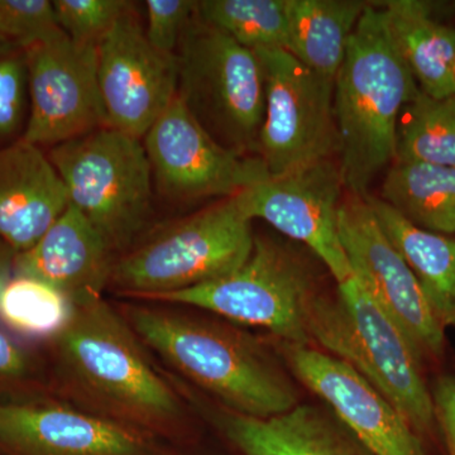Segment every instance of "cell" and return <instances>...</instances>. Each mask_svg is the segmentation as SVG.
<instances>
[{
    "mask_svg": "<svg viewBox=\"0 0 455 455\" xmlns=\"http://www.w3.org/2000/svg\"><path fill=\"white\" fill-rule=\"evenodd\" d=\"M178 97L226 148L259 156L266 83L259 57L227 33L191 18L179 49Z\"/></svg>",
    "mask_w": 455,
    "mask_h": 455,
    "instance_id": "5b68a950",
    "label": "cell"
},
{
    "mask_svg": "<svg viewBox=\"0 0 455 455\" xmlns=\"http://www.w3.org/2000/svg\"><path fill=\"white\" fill-rule=\"evenodd\" d=\"M57 25L71 41L95 44L106 37L123 14L132 9L125 0H55Z\"/></svg>",
    "mask_w": 455,
    "mask_h": 455,
    "instance_id": "4316f807",
    "label": "cell"
},
{
    "mask_svg": "<svg viewBox=\"0 0 455 455\" xmlns=\"http://www.w3.org/2000/svg\"><path fill=\"white\" fill-rule=\"evenodd\" d=\"M455 167V94L419 92L398 116L395 160Z\"/></svg>",
    "mask_w": 455,
    "mask_h": 455,
    "instance_id": "cb8c5ba5",
    "label": "cell"
},
{
    "mask_svg": "<svg viewBox=\"0 0 455 455\" xmlns=\"http://www.w3.org/2000/svg\"><path fill=\"white\" fill-rule=\"evenodd\" d=\"M0 447L14 455H151L127 425L59 403H2Z\"/></svg>",
    "mask_w": 455,
    "mask_h": 455,
    "instance_id": "2e32d148",
    "label": "cell"
},
{
    "mask_svg": "<svg viewBox=\"0 0 455 455\" xmlns=\"http://www.w3.org/2000/svg\"><path fill=\"white\" fill-rule=\"evenodd\" d=\"M28 80L26 142L55 147L106 127L98 84V46L60 31L23 49Z\"/></svg>",
    "mask_w": 455,
    "mask_h": 455,
    "instance_id": "8fae6325",
    "label": "cell"
},
{
    "mask_svg": "<svg viewBox=\"0 0 455 455\" xmlns=\"http://www.w3.org/2000/svg\"><path fill=\"white\" fill-rule=\"evenodd\" d=\"M112 250L106 236L68 205L31 250L16 254L14 276L50 284L79 307L101 299L112 275Z\"/></svg>",
    "mask_w": 455,
    "mask_h": 455,
    "instance_id": "e0dca14e",
    "label": "cell"
},
{
    "mask_svg": "<svg viewBox=\"0 0 455 455\" xmlns=\"http://www.w3.org/2000/svg\"><path fill=\"white\" fill-rule=\"evenodd\" d=\"M75 307L65 293L31 277H12L0 292L3 323L36 339L59 337L73 319Z\"/></svg>",
    "mask_w": 455,
    "mask_h": 455,
    "instance_id": "484cf974",
    "label": "cell"
},
{
    "mask_svg": "<svg viewBox=\"0 0 455 455\" xmlns=\"http://www.w3.org/2000/svg\"><path fill=\"white\" fill-rule=\"evenodd\" d=\"M178 57L156 50L132 12L98 44V84L106 127L143 140L178 97Z\"/></svg>",
    "mask_w": 455,
    "mask_h": 455,
    "instance_id": "5bb4252c",
    "label": "cell"
},
{
    "mask_svg": "<svg viewBox=\"0 0 455 455\" xmlns=\"http://www.w3.org/2000/svg\"><path fill=\"white\" fill-rule=\"evenodd\" d=\"M193 0H147L145 35L156 50L176 55L180 41L191 18L196 16Z\"/></svg>",
    "mask_w": 455,
    "mask_h": 455,
    "instance_id": "f546056e",
    "label": "cell"
},
{
    "mask_svg": "<svg viewBox=\"0 0 455 455\" xmlns=\"http://www.w3.org/2000/svg\"><path fill=\"white\" fill-rule=\"evenodd\" d=\"M131 331L101 299L79 305L56 338L60 358L76 385L114 415L143 425L170 423L181 411L179 398Z\"/></svg>",
    "mask_w": 455,
    "mask_h": 455,
    "instance_id": "277c9868",
    "label": "cell"
},
{
    "mask_svg": "<svg viewBox=\"0 0 455 455\" xmlns=\"http://www.w3.org/2000/svg\"><path fill=\"white\" fill-rule=\"evenodd\" d=\"M339 164L333 158L271 178L235 196L248 220H263L301 242L324 263L337 283L352 277L341 245L338 212L343 194Z\"/></svg>",
    "mask_w": 455,
    "mask_h": 455,
    "instance_id": "4fadbf2b",
    "label": "cell"
},
{
    "mask_svg": "<svg viewBox=\"0 0 455 455\" xmlns=\"http://www.w3.org/2000/svg\"><path fill=\"white\" fill-rule=\"evenodd\" d=\"M420 284L443 328L455 326V241L416 227L381 197L363 196Z\"/></svg>",
    "mask_w": 455,
    "mask_h": 455,
    "instance_id": "44dd1931",
    "label": "cell"
},
{
    "mask_svg": "<svg viewBox=\"0 0 455 455\" xmlns=\"http://www.w3.org/2000/svg\"><path fill=\"white\" fill-rule=\"evenodd\" d=\"M217 424L242 455H372L333 414L316 406L299 403L267 419L226 410Z\"/></svg>",
    "mask_w": 455,
    "mask_h": 455,
    "instance_id": "d6986e66",
    "label": "cell"
},
{
    "mask_svg": "<svg viewBox=\"0 0 455 455\" xmlns=\"http://www.w3.org/2000/svg\"><path fill=\"white\" fill-rule=\"evenodd\" d=\"M266 83L259 157L283 176L338 154L334 80L314 73L281 49L256 50Z\"/></svg>",
    "mask_w": 455,
    "mask_h": 455,
    "instance_id": "9c48e42d",
    "label": "cell"
},
{
    "mask_svg": "<svg viewBox=\"0 0 455 455\" xmlns=\"http://www.w3.org/2000/svg\"><path fill=\"white\" fill-rule=\"evenodd\" d=\"M284 366L372 455H427L420 435L390 400L341 359L278 340Z\"/></svg>",
    "mask_w": 455,
    "mask_h": 455,
    "instance_id": "9a60e30c",
    "label": "cell"
},
{
    "mask_svg": "<svg viewBox=\"0 0 455 455\" xmlns=\"http://www.w3.org/2000/svg\"><path fill=\"white\" fill-rule=\"evenodd\" d=\"M251 221L235 196L228 197L127 254L110 280L121 291L152 299L226 276L252 252Z\"/></svg>",
    "mask_w": 455,
    "mask_h": 455,
    "instance_id": "8992f818",
    "label": "cell"
},
{
    "mask_svg": "<svg viewBox=\"0 0 455 455\" xmlns=\"http://www.w3.org/2000/svg\"><path fill=\"white\" fill-rule=\"evenodd\" d=\"M196 16L250 50H289V0H202Z\"/></svg>",
    "mask_w": 455,
    "mask_h": 455,
    "instance_id": "d4e9b609",
    "label": "cell"
},
{
    "mask_svg": "<svg viewBox=\"0 0 455 455\" xmlns=\"http://www.w3.org/2000/svg\"><path fill=\"white\" fill-rule=\"evenodd\" d=\"M338 226L353 274L400 326L421 358L442 355L445 329L363 196L349 194L341 200Z\"/></svg>",
    "mask_w": 455,
    "mask_h": 455,
    "instance_id": "7c38bea8",
    "label": "cell"
},
{
    "mask_svg": "<svg viewBox=\"0 0 455 455\" xmlns=\"http://www.w3.org/2000/svg\"><path fill=\"white\" fill-rule=\"evenodd\" d=\"M434 415L444 436L448 454L455 455V374H443L431 390Z\"/></svg>",
    "mask_w": 455,
    "mask_h": 455,
    "instance_id": "4dcf8cb0",
    "label": "cell"
},
{
    "mask_svg": "<svg viewBox=\"0 0 455 455\" xmlns=\"http://www.w3.org/2000/svg\"><path fill=\"white\" fill-rule=\"evenodd\" d=\"M11 278V269H9L7 259L0 252V292L3 291V289H4L5 284L8 283Z\"/></svg>",
    "mask_w": 455,
    "mask_h": 455,
    "instance_id": "d6a6232c",
    "label": "cell"
},
{
    "mask_svg": "<svg viewBox=\"0 0 455 455\" xmlns=\"http://www.w3.org/2000/svg\"><path fill=\"white\" fill-rule=\"evenodd\" d=\"M70 205L68 188L41 147L20 139L0 149V239L31 250Z\"/></svg>",
    "mask_w": 455,
    "mask_h": 455,
    "instance_id": "ac0fdd59",
    "label": "cell"
},
{
    "mask_svg": "<svg viewBox=\"0 0 455 455\" xmlns=\"http://www.w3.org/2000/svg\"><path fill=\"white\" fill-rule=\"evenodd\" d=\"M311 341L341 359L391 401L419 435L435 427L420 357L400 326L355 274L335 295L320 293L309 323Z\"/></svg>",
    "mask_w": 455,
    "mask_h": 455,
    "instance_id": "3957f363",
    "label": "cell"
},
{
    "mask_svg": "<svg viewBox=\"0 0 455 455\" xmlns=\"http://www.w3.org/2000/svg\"><path fill=\"white\" fill-rule=\"evenodd\" d=\"M29 98L23 50L0 55V149L25 133Z\"/></svg>",
    "mask_w": 455,
    "mask_h": 455,
    "instance_id": "83f0119b",
    "label": "cell"
},
{
    "mask_svg": "<svg viewBox=\"0 0 455 455\" xmlns=\"http://www.w3.org/2000/svg\"><path fill=\"white\" fill-rule=\"evenodd\" d=\"M392 38L419 88L431 98L455 94V28L419 0L382 3Z\"/></svg>",
    "mask_w": 455,
    "mask_h": 455,
    "instance_id": "ffe728a7",
    "label": "cell"
},
{
    "mask_svg": "<svg viewBox=\"0 0 455 455\" xmlns=\"http://www.w3.org/2000/svg\"><path fill=\"white\" fill-rule=\"evenodd\" d=\"M420 88L392 38L385 11L370 3L334 79V118L344 188L366 196L395 160L401 110Z\"/></svg>",
    "mask_w": 455,
    "mask_h": 455,
    "instance_id": "6da1fadb",
    "label": "cell"
},
{
    "mask_svg": "<svg viewBox=\"0 0 455 455\" xmlns=\"http://www.w3.org/2000/svg\"><path fill=\"white\" fill-rule=\"evenodd\" d=\"M158 190L170 199L238 196L271 178L259 156L226 148L173 99L142 140Z\"/></svg>",
    "mask_w": 455,
    "mask_h": 455,
    "instance_id": "30bf717a",
    "label": "cell"
},
{
    "mask_svg": "<svg viewBox=\"0 0 455 455\" xmlns=\"http://www.w3.org/2000/svg\"><path fill=\"white\" fill-rule=\"evenodd\" d=\"M368 4L358 0H289L287 52L314 73L334 80Z\"/></svg>",
    "mask_w": 455,
    "mask_h": 455,
    "instance_id": "7402d4cb",
    "label": "cell"
},
{
    "mask_svg": "<svg viewBox=\"0 0 455 455\" xmlns=\"http://www.w3.org/2000/svg\"><path fill=\"white\" fill-rule=\"evenodd\" d=\"M27 368L28 362L25 352L0 329V385L22 379Z\"/></svg>",
    "mask_w": 455,
    "mask_h": 455,
    "instance_id": "1f68e13d",
    "label": "cell"
},
{
    "mask_svg": "<svg viewBox=\"0 0 455 455\" xmlns=\"http://www.w3.org/2000/svg\"><path fill=\"white\" fill-rule=\"evenodd\" d=\"M320 293L309 268L291 250L254 238L252 252L235 271L152 300L209 310L238 324L266 329L280 341L310 346V317Z\"/></svg>",
    "mask_w": 455,
    "mask_h": 455,
    "instance_id": "52a82bcc",
    "label": "cell"
},
{
    "mask_svg": "<svg viewBox=\"0 0 455 455\" xmlns=\"http://www.w3.org/2000/svg\"><path fill=\"white\" fill-rule=\"evenodd\" d=\"M70 205L114 247L143 227L152 203L151 164L142 140L99 128L50 149Z\"/></svg>",
    "mask_w": 455,
    "mask_h": 455,
    "instance_id": "ba28073f",
    "label": "cell"
},
{
    "mask_svg": "<svg viewBox=\"0 0 455 455\" xmlns=\"http://www.w3.org/2000/svg\"><path fill=\"white\" fill-rule=\"evenodd\" d=\"M130 316L140 339L229 411L267 419L299 405L291 379L252 338L146 307L132 309Z\"/></svg>",
    "mask_w": 455,
    "mask_h": 455,
    "instance_id": "7a4b0ae2",
    "label": "cell"
},
{
    "mask_svg": "<svg viewBox=\"0 0 455 455\" xmlns=\"http://www.w3.org/2000/svg\"><path fill=\"white\" fill-rule=\"evenodd\" d=\"M381 199L416 227L444 235L455 233V167L394 161Z\"/></svg>",
    "mask_w": 455,
    "mask_h": 455,
    "instance_id": "603a6c76",
    "label": "cell"
},
{
    "mask_svg": "<svg viewBox=\"0 0 455 455\" xmlns=\"http://www.w3.org/2000/svg\"><path fill=\"white\" fill-rule=\"evenodd\" d=\"M0 31L23 50L61 29L50 0H0Z\"/></svg>",
    "mask_w": 455,
    "mask_h": 455,
    "instance_id": "f1b7e54d",
    "label": "cell"
},
{
    "mask_svg": "<svg viewBox=\"0 0 455 455\" xmlns=\"http://www.w3.org/2000/svg\"><path fill=\"white\" fill-rule=\"evenodd\" d=\"M7 41V38H5V36L3 35V32L0 31V44H3V42Z\"/></svg>",
    "mask_w": 455,
    "mask_h": 455,
    "instance_id": "836d02e7",
    "label": "cell"
}]
</instances>
